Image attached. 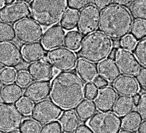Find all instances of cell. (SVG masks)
<instances>
[{"label": "cell", "instance_id": "obj_15", "mask_svg": "<svg viewBox=\"0 0 146 133\" xmlns=\"http://www.w3.org/2000/svg\"><path fill=\"white\" fill-rule=\"evenodd\" d=\"M118 95L114 88L107 86L98 91L95 99L96 107L100 111H110L114 107Z\"/></svg>", "mask_w": 146, "mask_h": 133}, {"label": "cell", "instance_id": "obj_7", "mask_svg": "<svg viewBox=\"0 0 146 133\" xmlns=\"http://www.w3.org/2000/svg\"><path fill=\"white\" fill-rule=\"evenodd\" d=\"M47 59L54 69L61 71H70L75 67L76 54L68 48H56L49 51Z\"/></svg>", "mask_w": 146, "mask_h": 133}, {"label": "cell", "instance_id": "obj_20", "mask_svg": "<svg viewBox=\"0 0 146 133\" xmlns=\"http://www.w3.org/2000/svg\"><path fill=\"white\" fill-rule=\"evenodd\" d=\"M21 54L25 62L33 63L45 58L46 50L42 44L30 43L23 46Z\"/></svg>", "mask_w": 146, "mask_h": 133}, {"label": "cell", "instance_id": "obj_31", "mask_svg": "<svg viewBox=\"0 0 146 133\" xmlns=\"http://www.w3.org/2000/svg\"><path fill=\"white\" fill-rule=\"evenodd\" d=\"M134 51L135 57L140 64L146 67V37L138 42Z\"/></svg>", "mask_w": 146, "mask_h": 133}, {"label": "cell", "instance_id": "obj_50", "mask_svg": "<svg viewBox=\"0 0 146 133\" xmlns=\"http://www.w3.org/2000/svg\"><path fill=\"white\" fill-rule=\"evenodd\" d=\"M2 90H3V83H2V80L1 79V78H0V97L1 96Z\"/></svg>", "mask_w": 146, "mask_h": 133}, {"label": "cell", "instance_id": "obj_45", "mask_svg": "<svg viewBox=\"0 0 146 133\" xmlns=\"http://www.w3.org/2000/svg\"><path fill=\"white\" fill-rule=\"evenodd\" d=\"M136 0H112L115 5L123 7H127L132 5Z\"/></svg>", "mask_w": 146, "mask_h": 133}, {"label": "cell", "instance_id": "obj_4", "mask_svg": "<svg viewBox=\"0 0 146 133\" xmlns=\"http://www.w3.org/2000/svg\"><path fill=\"white\" fill-rule=\"evenodd\" d=\"M112 40L101 32H94L84 38L80 54L84 59L98 63L106 59L112 52Z\"/></svg>", "mask_w": 146, "mask_h": 133}, {"label": "cell", "instance_id": "obj_5", "mask_svg": "<svg viewBox=\"0 0 146 133\" xmlns=\"http://www.w3.org/2000/svg\"><path fill=\"white\" fill-rule=\"evenodd\" d=\"M87 124L93 133H118L122 127L120 118L109 111L96 113L88 121Z\"/></svg>", "mask_w": 146, "mask_h": 133}, {"label": "cell", "instance_id": "obj_3", "mask_svg": "<svg viewBox=\"0 0 146 133\" xmlns=\"http://www.w3.org/2000/svg\"><path fill=\"white\" fill-rule=\"evenodd\" d=\"M30 7L33 19L48 27L61 21L68 10V0H32Z\"/></svg>", "mask_w": 146, "mask_h": 133}, {"label": "cell", "instance_id": "obj_33", "mask_svg": "<svg viewBox=\"0 0 146 133\" xmlns=\"http://www.w3.org/2000/svg\"><path fill=\"white\" fill-rule=\"evenodd\" d=\"M14 29L7 23L0 22V41L11 42L15 38Z\"/></svg>", "mask_w": 146, "mask_h": 133}, {"label": "cell", "instance_id": "obj_49", "mask_svg": "<svg viewBox=\"0 0 146 133\" xmlns=\"http://www.w3.org/2000/svg\"><path fill=\"white\" fill-rule=\"evenodd\" d=\"M5 3V0H0V11L4 7Z\"/></svg>", "mask_w": 146, "mask_h": 133}, {"label": "cell", "instance_id": "obj_53", "mask_svg": "<svg viewBox=\"0 0 146 133\" xmlns=\"http://www.w3.org/2000/svg\"><path fill=\"white\" fill-rule=\"evenodd\" d=\"M15 0H5V2L7 4H10V3H13L14 2Z\"/></svg>", "mask_w": 146, "mask_h": 133}, {"label": "cell", "instance_id": "obj_16", "mask_svg": "<svg viewBox=\"0 0 146 133\" xmlns=\"http://www.w3.org/2000/svg\"><path fill=\"white\" fill-rule=\"evenodd\" d=\"M50 85L46 81L32 82L26 88L24 96L33 102H39L46 99L50 94Z\"/></svg>", "mask_w": 146, "mask_h": 133}, {"label": "cell", "instance_id": "obj_43", "mask_svg": "<svg viewBox=\"0 0 146 133\" xmlns=\"http://www.w3.org/2000/svg\"><path fill=\"white\" fill-rule=\"evenodd\" d=\"M112 0H93L94 6L100 10H103L110 6Z\"/></svg>", "mask_w": 146, "mask_h": 133}, {"label": "cell", "instance_id": "obj_37", "mask_svg": "<svg viewBox=\"0 0 146 133\" xmlns=\"http://www.w3.org/2000/svg\"><path fill=\"white\" fill-rule=\"evenodd\" d=\"M137 44L136 39L132 35H127L122 38L120 42V45L122 48L127 50L131 51L134 49L135 46Z\"/></svg>", "mask_w": 146, "mask_h": 133}, {"label": "cell", "instance_id": "obj_12", "mask_svg": "<svg viewBox=\"0 0 146 133\" xmlns=\"http://www.w3.org/2000/svg\"><path fill=\"white\" fill-rule=\"evenodd\" d=\"M115 63L121 74L134 76L141 70L140 63L134 54L129 50L119 49L115 52Z\"/></svg>", "mask_w": 146, "mask_h": 133}, {"label": "cell", "instance_id": "obj_26", "mask_svg": "<svg viewBox=\"0 0 146 133\" xmlns=\"http://www.w3.org/2000/svg\"><path fill=\"white\" fill-rule=\"evenodd\" d=\"M142 121L143 119L140 114L136 111H133L122 118L121 126L125 130L135 131L140 126Z\"/></svg>", "mask_w": 146, "mask_h": 133}, {"label": "cell", "instance_id": "obj_13", "mask_svg": "<svg viewBox=\"0 0 146 133\" xmlns=\"http://www.w3.org/2000/svg\"><path fill=\"white\" fill-rule=\"evenodd\" d=\"M23 61L21 51L15 43L0 41V65L6 67H15Z\"/></svg>", "mask_w": 146, "mask_h": 133}, {"label": "cell", "instance_id": "obj_35", "mask_svg": "<svg viewBox=\"0 0 146 133\" xmlns=\"http://www.w3.org/2000/svg\"><path fill=\"white\" fill-rule=\"evenodd\" d=\"M16 106L23 114L28 116L32 113L34 107V104L33 102L28 99L23 97L16 103Z\"/></svg>", "mask_w": 146, "mask_h": 133}, {"label": "cell", "instance_id": "obj_52", "mask_svg": "<svg viewBox=\"0 0 146 133\" xmlns=\"http://www.w3.org/2000/svg\"><path fill=\"white\" fill-rule=\"evenodd\" d=\"M18 1H19L20 2H25V3H30L32 0H18Z\"/></svg>", "mask_w": 146, "mask_h": 133}, {"label": "cell", "instance_id": "obj_27", "mask_svg": "<svg viewBox=\"0 0 146 133\" xmlns=\"http://www.w3.org/2000/svg\"><path fill=\"white\" fill-rule=\"evenodd\" d=\"M83 40L80 32L76 30L70 31L65 35L64 45L66 48L72 51H77L81 47Z\"/></svg>", "mask_w": 146, "mask_h": 133}, {"label": "cell", "instance_id": "obj_18", "mask_svg": "<svg viewBox=\"0 0 146 133\" xmlns=\"http://www.w3.org/2000/svg\"><path fill=\"white\" fill-rule=\"evenodd\" d=\"M31 78L36 81H48L54 75V68L45 61L32 63L28 68Z\"/></svg>", "mask_w": 146, "mask_h": 133}, {"label": "cell", "instance_id": "obj_44", "mask_svg": "<svg viewBox=\"0 0 146 133\" xmlns=\"http://www.w3.org/2000/svg\"><path fill=\"white\" fill-rule=\"evenodd\" d=\"M94 85L98 89H102L108 85V82L102 77H98L94 81Z\"/></svg>", "mask_w": 146, "mask_h": 133}, {"label": "cell", "instance_id": "obj_19", "mask_svg": "<svg viewBox=\"0 0 146 133\" xmlns=\"http://www.w3.org/2000/svg\"><path fill=\"white\" fill-rule=\"evenodd\" d=\"M76 69L79 76L87 83L94 82L98 77V69L96 64L83 58L77 61Z\"/></svg>", "mask_w": 146, "mask_h": 133}, {"label": "cell", "instance_id": "obj_11", "mask_svg": "<svg viewBox=\"0 0 146 133\" xmlns=\"http://www.w3.org/2000/svg\"><path fill=\"white\" fill-rule=\"evenodd\" d=\"M30 9L27 3L17 1L4 6L0 11V20L7 23H15L27 18Z\"/></svg>", "mask_w": 146, "mask_h": 133}, {"label": "cell", "instance_id": "obj_34", "mask_svg": "<svg viewBox=\"0 0 146 133\" xmlns=\"http://www.w3.org/2000/svg\"><path fill=\"white\" fill-rule=\"evenodd\" d=\"M17 71L11 67H5L0 71V78L4 84L9 85L16 80Z\"/></svg>", "mask_w": 146, "mask_h": 133}, {"label": "cell", "instance_id": "obj_25", "mask_svg": "<svg viewBox=\"0 0 146 133\" xmlns=\"http://www.w3.org/2000/svg\"><path fill=\"white\" fill-rule=\"evenodd\" d=\"M96 112V107L94 103L90 99H84L76 108V113L79 119L86 121L92 117Z\"/></svg>", "mask_w": 146, "mask_h": 133}, {"label": "cell", "instance_id": "obj_36", "mask_svg": "<svg viewBox=\"0 0 146 133\" xmlns=\"http://www.w3.org/2000/svg\"><path fill=\"white\" fill-rule=\"evenodd\" d=\"M31 81V77L27 71H20L17 74L16 82L20 87L23 88L28 87L30 84Z\"/></svg>", "mask_w": 146, "mask_h": 133}, {"label": "cell", "instance_id": "obj_2", "mask_svg": "<svg viewBox=\"0 0 146 133\" xmlns=\"http://www.w3.org/2000/svg\"><path fill=\"white\" fill-rule=\"evenodd\" d=\"M133 22L132 15L127 9L114 4L102 11L99 28L110 38L119 40L129 34Z\"/></svg>", "mask_w": 146, "mask_h": 133}, {"label": "cell", "instance_id": "obj_9", "mask_svg": "<svg viewBox=\"0 0 146 133\" xmlns=\"http://www.w3.org/2000/svg\"><path fill=\"white\" fill-rule=\"evenodd\" d=\"M62 114V110L49 100H44L34 105L32 117L42 124L54 122Z\"/></svg>", "mask_w": 146, "mask_h": 133}, {"label": "cell", "instance_id": "obj_28", "mask_svg": "<svg viewBox=\"0 0 146 133\" xmlns=\"http://www.w3.org/2000/svg\"><path fill=\"white\" fill-rule=\"evenodd\" d=\"M79 14L78 11L70 9H68L61 21L62 28L67 31L76 28L78 25Z\"/></svg>", "mask_w": 146, "mask_h": 133}, {"label": "cell", "instance_id": "obj_8", "mask_svg": "<svg viewBox=\"0 0 146 133\" xmlns=\"http://www.w3.org/2000/svg\"><path fill=\"white\" fill-rule=\"evenodd\" d=\"M23 114L17 106L0 104V130L11 132L19 129L23 122Z\"/></svg>", "mask_w": 146, "mask_h": 133}, {"label": "cell", "instance_id": "obj_23", "mask_svg": "<svg viewBox=\"0 0 146 133\" xmlns=\"http://www.w3.org/2000/svg\"><path fill=\"white\" fill-rule=\"evenodd\" d=\"M23 91L20 85L11 83L5 85L2 91L1 99L6 104H16L22 98Z\"/></svg>", "mask_w": 146, "mask_h": 133}, {"label": "cell", "instance_id": "obj_10", "mask_svg": "<svg viewBox=\"0 0 146 133\" xmlns=\"http://www.w3.org/2000/svg\"><path fill=\"white\" fill-rule=\"evenodd\" d=\"M100 16V9L95 6L91 4L84 7L79 14V31L84 35L96 31L99 26Z\"/></svg>", "mask_w": 146, "mask_h": 133}, {"label": "cell", "instance_id": "obj_24", "mask_svg": "<svg viewBox=\"0 0 146 133\" xmlns=\"http://www.w3.org/2000/svg\"><path fill=\"white\" fill-rule=\"evenodd\" d=\"M135 105L134 99L132 97L121 96L115 102L113 111L119 116H124L131 112L134 109Z\"/></svg>", "mask_w": 146, "mask_h": 133}, {"label": "cell", "instance_id": "obj_21", "mask_svg": "<svg viewBox=\"0 0 146 133\" xmlns=\"http://www.w3.org/2000/svg\"><path fill=\"white\" fill-rule=\"evenodd\" d=\"M98 69L101 77L108 82L115 81L120 75L117 65L111 59H106L100 62Z\"/></svg>", "mask_w": 146, "mask_h": 133}, {"label": "cell", "instance_id": "obj_38", "mask_svg": "<svg viewBox=\"0 0 146 133\" xmlns=\"http://www.w3.org/2000/svg\"><path fill=\"white\" fill-rule=\"evenodd\" d=\"M40 133H62V128L59 122L54 121L45 125Z\"/></svg>", "mask_w": 146, "mask_h": 133}, {"label": "cell", "instance_id": "obj_54", "mask_svg": "<svg viewBox=\"0 0 146 133\" xmlns=\"http://www.w3.org/2000/svg\"><path fill=\"white\" fill-rule=\"evenodd\" d=\"M9 133H21V132L20 131H18V130H15V131L9 132Z\"/></svg>", "mask_w": 146, "mask_h": 133}, {"label": "cell", "instance_id": "obj_1", "mask_svg": "<svg viewBox=\"0 0 146 133\" xmlns=\"http://www.w3.org/2000/svg\"><path fill=\"white\" fill-rule=\"evenodd\" d=\"M85 91L84 81L77 74L71 71H63L52 80L49 98L61 110L71 111L84 99Z\"/></svg>", "mask_w": 146, "mask_h": 133}, {"label": "cell", "instance_id": "obj_41", "mask_svg": "<svg viewBox=\"0 0 146 133\" xmlns=\"http://www.w3.org/2000/svg\"><path fill=\"white\" fill-rule=\"evenodd\" d=\"M136 106L138 113L140 114L143 119L146 120V94L141 96Z\"/></svg>", "mask_w": 146, "mask_h": 133}, {"label": "cell", "instance_id": "obj_51", "mask_svg": "<svg viewBox=\"0 0 146 133\" xmlns=\"http://www.w3.org/2000/svg\"><path fill=\"white\" fill-rule=\"evenodd\" d=\"M118 133H134L132 132L131 131L127 130H122L120 131Z\"/></svg>", "mask_w": 146, "mask_h": 133}, {"label": "cell", "instance_id": "obj_14", "mask_svg": "<svg viewBox=\"0 0 146 133\" xmlns=\"http://www.w3.org/2000/svg\"><path fill=\"white\" fill-rule=\"evenodd\" d=\"M65 32L62 26L54 25L47 28L42 36V45L46 50L60 48L64 43Z\"/></svg>", "mask_w": 146, "mask_h": 133}, {"label": "cell", "instance_id": "obj_48", "mask_svg": "<svg viewBox=\"0 0 146 133\" xmlns=\"http://www.w3.org/2000/svg\"><path fill=\"white\" fill-rule=\"evenodd\" d=\"M140 98H141V95L139 94H136L135 96H134V97L133 98L134 101V103H135V105L136 106L137 104L138 103L139 101Z\"/></svg>", "mask_w": 146, "mask_h": 133}, {"label": "cell", "instance_id": "obj_17", "mask_svg": "<svg viewBox=\"0 0 146 133\" xmlns=\"http://www.w3.org/2000/svg\"><path fill=\"white\" fill-rule=\"evenodd\" d=\"M113 88L117 93L122 96H134L140 88L137 81L134 77L127 75L120 76L113 83Z\"/></svg>", "mask_w": 146, "mask_h": 133}, {"label": "cell", "instance_id": "obj_30", "mask_svg": "<svg viewBox=\"0 0 146 133\" xmlns=\"http://www.w3.org/2000/svg\"><path fill=\"white\" fill-rule=\"evenodd\" d=\"M42 125L34 119H27L23 121L20 128L21 133H40Z\"/></svg>", "mask_w": 146, "mask_h": 133}, {"label": "cell", "instance_id": "obj_29", "mask_svg": "<svg viewBox=\"0 0 146 133\" xmlns=\"http://www.w3.org/2000/svg\"><path fill=\"white\" fill-rule=\"evenodd\" d=\"M132 16L137 19L146 21V0H137L131 7Z\"/></svg>", "mask_w": 146, "mask_h": 133}, {"label": "cell", "instance_id": "obj_42", "mask_svg": "<svg viewBox=\"0 0 146 133\" xmlns=\"http://www.w3.org/2000/svg\"><path fill=\"white\" fill-rule=\"evenodd\" d=\"M136 80L139 85L144 90H146V67L141 69L136 75Z\"/></svg>", "mask_w": 146, "mask_h": 133}, {"label": "cell", "instance_id": "obj_40", "mask_svg": "<svg viewBox=\"0 0 146 133\" xmlns=\"http://www.w3.org/2000/svg\"><path fill=\"white\" fill-rule=\"evenodd\" d=\"M98 93V89L96 85L92 83H88L86 85L85 97L87 99H95Z\"/></svg>", "mask_w": 146, "mask_h": 133}, {"label": "cell", "instance_id": "obj_39", "mask_svg": "<svg viewBox=\"0 0 146 133\" xmlns=\"http://www.w3.org/2000/svg\"><path fill=\"white\" fill-rule=\"evenodd\" d=\"M90 0H68V6L70 9L80 11L90 4Z\"/></svg>", "mask_w": 146, "mask_h": 133}, {"label": "cell", "instance_id": "obj_22", "mask_svg": "<svg viewBox=\"0 0 146 133\" xmlns=\"http://www.w3.org/2000/svg\"><path fill=\"white\" fill-rule=\"evenodd\" d=\"M62 130L65 133H74L80 126V121L75 111H65L59 118Z\"/></svg>", "mask_w": 146, "mask_h": 133}, {"label": "cell", "instance_id": "obj_46", "mask_svg": "<svg viewBox=\"0 0 146 133\" xmlns=\"http://www.w3.org/2000/svg\"><path fill=\"white\" fill-rule=\"evenodd\" d=\"M75 133H93L89 128L87 125H81L76 130Z\"/></svg>", "mask_w": 146, "mask_h": 133}, {"label": "cell", "instance_id": "obj_47", "mask_svg": "<svg viewBox=\"0 0 146 133\" xmlns=\"http://www.w3.org/2000/svg\"><path fill=\"white\" fill-rule=\"evenodd\" d=\"M138 133H146V121L141 123L138 128Z\"/></svg>", "mask_w": 146, "mask_h": 133}, {"label": "cell", "instance_id": "obj_32", "mask_svg": "<svg viewBox=\"0 0 146 133\" xmlns=\"http://www.w3.org/2000/svg\"><path fill=\"white\" fill-rule=\"evenodd\" d=\"M131 34L136 40H141L146 36V21L136 19L132 24Z\"/></svg>", "mask_w": 146, "mask_h": 133}, {"label": "cell", "instance_id": "obj_6", "mask_svg": "<svg viewBox=\"0 0 146 133\" xmlns=\"http://www.w3.org/2000/svg\"><path fill=\"white\" fill-rule=\"evenodd\" d=\"M14 29L16 37L22 43H38L42 39V27L31 18H27L16 23Z\"/></svg>", "mask_w": 146, "mask_h": 133}, {"label": "cell", "instance_id": "obj_55", "mask_svg": "<svg viewBox=\"0 0 146 133\" xmlns=\"http://www.w3.org/2000/svg\"><path fill=\"white\" fill-rule=\"evenodd\" d=\"M0 133H5L4 131H2V130H0Z\"/></svg>", "mask_w": 146, "mask_h": 133}]
</instances>
